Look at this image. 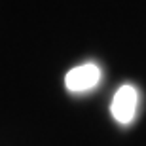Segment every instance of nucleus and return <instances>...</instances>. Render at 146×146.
<instances>
[{
    "mask_svg": "<svg viewBox=\"0 0 146 146\" xmlns=\"http://www.w3.org/2000/svg\"><path fill=\"white\" fill-rule=\"evenodd\" d=\"M101 82V68L93 63L74 66L66 72L65 76V86L70 93H86L97 87Z\"/></svg>",
    "mask_w": 146,
    "mask_h": 146,
    "instance_id": "f03ea898",
    "label": "nucleus"
},
{
    "mask_svg": "<svg viewBox=\"0 0 146 146\" xmlns=\"http://www.w3.org/2000/svg\"><path fill=\"white\" fill-rule=\"evenodd\" d=\"M137 106H139V91L133 86H121L116 91L110 104V112L114 119L121 125H129L137 116Z\"/></svg>",
    "mask_w": 146,
    "mask_h": 146,
    "instance_id": "f257e3e1",
    "label": "nucleus"
}]
</instances>
